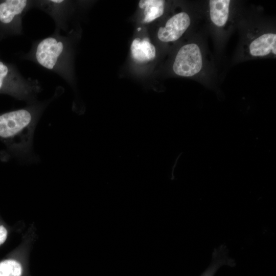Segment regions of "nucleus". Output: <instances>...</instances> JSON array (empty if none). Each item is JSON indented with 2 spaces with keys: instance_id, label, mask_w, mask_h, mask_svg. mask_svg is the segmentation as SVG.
Wrapping results in <instances>:
<instances>
[{
  "instance_id": "1",
  "label": "nucleus",
  "mask_w": 276,
  "mask_h": 276,
  "mask_svg": "<svg viewBox=\"0 0 276 276\" xmlns=\"http://www.w3.org/2000/svg\"><path fill=\"white\" fill-rule=\"evenodd\" d=\"M46 104L32 103L0 114V138L22 159L30 157L34 132Z\"/></svg>"
},
{
  "instance_id": "2",
  "label": "nucleus",
  "mask_w": 276,
  "mask_h": 276,
  "mask_svg": "<svg viewBox=\"0 0 276 276\" xmlns=\"http://www.w3.org/2000/svg\"><path fill=\"white\" fill-rule=\"evenodd\" d=\"M67 51L64 38L53 35L39 41L32 54L35 61L40 65L64 77Z\"/></svg>"
},
{
  "instance_id": "3",
  "label": "nucleus",
  "mask_w": 276,
  "mask_h": 276,
  "mask_svg": "<svg viewBox=\"0 0 276 276\" xmlns=\"http://www.w3.org/2000/svg\"><path fill=\"white\" fill-rule=\"evenodd\" d=\"M202 66V56L199 47L195 43H189L182 46L178 51L173 70L179 76L190 77L199 72Z\"/></svg>"
},
{
  "instance_id": "4",
  "label": "nucleus",
  "mask_w": 276,
  "mask_h": 276,
  "mask_svg": "<svg viewBox=\"0 0 276 276\" xmlns=\"http://www.w3.org/2000/svg\"><path fill=\"white\" fill-rule=\"evenodd\" d=\"M190 23V18L187 13H177L168 20L165 27L159 28L158 38L163 42L175 41L185 33Z\"/></svg>"
},
{
  "instance_id": "5",
  "label": "nucleus",
  "mask_w": 276,
  "mask_h": 276,
  "mask_svg": "<svg viewBox=\"0 0 276 276\" xmlns=\"http://www.w3.org/2000/svg\"><path fill=\"white\" fill-rule=\"evenodd\" d=\"M30 2L27 0H7L0 3V22L5 25H21L22 14L28 9Z\"/></svg>"
},
{
  "instance_id": "6",
  "label": "nucleus",
  "mask_w": 276,
  "mask_h": 276,
  "mask_svg": "<svg viewBox=\"0 0 276 276\" xmlns=\"http://www.w3.org/2000/svg\"><path fill=\"white\" fill-rule=\"evenodd\" d=\"M249 52L253 56H264L271 52L276 54V35L264 34L254 40L249 47Z\"/></svg>"
},
{
  "instance_id": "7",
  "label": "nucleus",
  "mask_w": 276,
  "mask_h": 276,
  "mask_svg": "<svg viewBox=\"0 0 276 276\" xmlns=\"http://www.w3.org/2000/svg\"><path fill=\"white\" fill-rule=\"evenodd\" d=\"M131 56L138 63H146L152 60L155 57V47L149 42L148 38L141 40L135 38L130 47Z\"/></svg>"
},
{
  "instance_id": "8",
  "label": "nucleus",
  "mask_w": 276,
  "mask_h": 276,
  "mask_svg": "<svg viewBox=\"0 0 276 276\" xmlns=\"http://www.w3.org/2000/svg\"><path fill=\"white\" fill-rule=\"evenodd\" d=\"M229 0H211L209 1L210 17L218 27L226 24L229 15Z\"/></svg>"
},
{
  "instance_id": "9",
  "label": "nucleus",
  "mask_w": 276,
  "mask_h": 276,
  "mask_svg": "<svg viewBox=\"0 0 276 276\" xmlns=\"http://www.w3.org/2000/svg\"><path fill=\"white\" fill-rule=\"evenodd\" d=\"M140 8L144 10L145 22H150L161 16L164 11L165 1L141 0L139 3Z\"/></svg>"
},
{
  "instance_id": "10",
  "label": "nucleus",
  "mask_w": 276,
  "mask_h": 276,
  "mask_svg": "<svg viewBox=\"0 0 276 276\" xmlns=\"http://www.w3.org/2000/svg\"><path fill=\"white\" fill-rule=\"evenodd\" d=\"M219 268L220 266L217 262H212L208 268L200 276H214Z\"/></svg>"
},
{
  "instance_id": "11",
  "label": "nucleus",
  "mask_w": 276,
  "mask_h": 276,
  "mask_svg": "<svg viewBox=\"0 0 276 276\" xmlns=\"http://www.w3.org/2000/svg\"><path fill=\"white\" fill-rule=\"evenodd\" d=\"M10 70L6 64L0 61V91L2 90L3 79L8 74Z\"/></svg>"
},
{
  "instance_id": "12",
  "label": "nucleus",
  "mask_w": 276,
  "mask_h": 276,
  "mask_svg": "<svg viewBox=\"0 0 276 276\" xmlns=\"http://www.w3.org/2000/svg\"><path fill=\"white\" fill-rule=\"evenodd\" d=\"M8 232L6 228L3 225H0V245L6 240Z\"/></svg>"
}]
</instances>
